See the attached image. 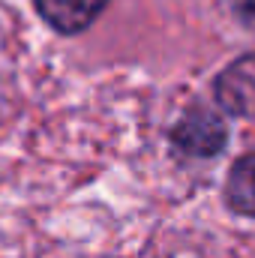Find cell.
<instances>
[{
    "mask_svg": "<svg viewBox=\"0 0 255 258\" xmlns=\"http://www.w3.org/2000/svg\"><path fill=\"white\" fill-rule=\"evenodd\" d=\"M168 141L177 153L189 159H213L228 144V126L216 111L192 108L168 129Z\"/></svg>",
    "mask_w": 255,
    "mask_h": 258,
    "instance_id": "obj_1",
    "label": "cell"
},
{
    "mask_svg": "<svg viewBox=\"0 0 255 258\" xmlns=\"http://www.w3.org/2000/svg\"><path fill=\"white\" fill-rule=\"evenodd\" d=\"M213 99L225 114L255 120V51L231 60L213 78Z\"/></svg>",
    "mask_w": 255,
    "mask_h": 258,
    "instance_id": "obj_2",
    "label": "cell"
},
{
    "mask_svg": "<svg viewBox=\"0 0 255 258\" xmlns=\"http://www.w3.org/2000/svg\"><path fill=\"white\" fill-rule=\"evenodd\" d=\"M111 0H33L36 15L60 36H78L96 24Z\"/></svg>",
    "mask_w": 255,
    "mask_h": 258,
    "instance_id": "obj_3",
    "label": "cell"
},
{
    "mask_svg": "<svg viewBox=\"0 0 255 258\" xmlns=\"http://www.w3.org/2000/svg\"><path fill=\"white\" fill-rule=\"evenodd\" d=\"M225 207L234 216L255 219V153L240 156L225 177Z\"/></svg>",
    "mask_w": 255,
    "mask_h": 258,
    "instance_id": "obj_4",
    "label": "cell"
},
{
    "mask_svg": "<svg viewBox=\"0 0 255 258\" xmlns=\"http://www.w3.org/2000/svg\"><path fill=\"white\" fill-rule=\"evenodd\" d=\"M231 12L246 30L255 33V0H231Z\"/></svg>",
    "mask_w": 255,
    "mask_h": 258,
    "instance_id": "obj_5",
    "label": "cell"
}]
</instances>
